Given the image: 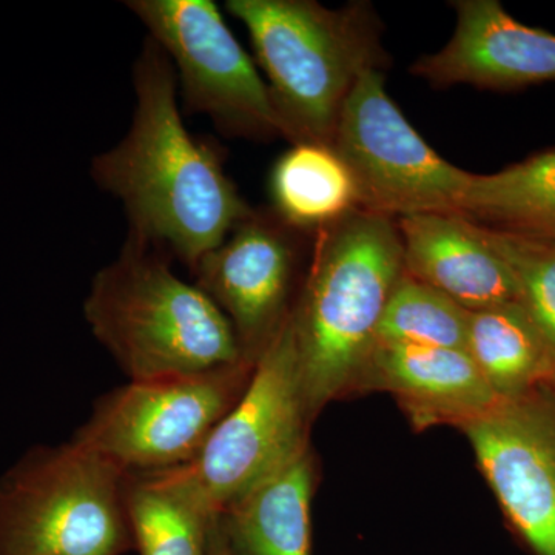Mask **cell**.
Returning <instances> with one entry per match:
<instances>
[{
	"instance_id": "4fadbf2b",
	"label": "cell",
	"mask_w": 555,
	"mask_h": 555,
	"mask_svg": "<svg viewBox=\"0 0 555 555\" xmlns=\"http://www.w3.org/2000/svg\"><path fill=\"white\" fill-rule=\"evenodd\" d=\"M404 273L469 312L520 301L516 278L480 228L459 215L398 218Z\"/></svg>"
},
{
	"instance_id": "2e32d148",
	"label": "cell",
	"mask_w": 555,
	"mask_h": 555,
	"mask_svg": "<svg viewBox=\"0 0 555 555\" xmlns=\"http://www.w3.org/2000/svg\"><path fill=\"white\" fill-rule=\"evenodd\" d=\"M124 494L139 555H208L218 514L185 466L127 474Z\"/></svg>"
},
{
	"instance_id": "8992f818",
	"label": "cell",
	"mask_w": 555,
	"mask_h": 555,
	"mask_svg": "<svg viewBox=\"0 0 555 555\" xmlns=\"http://www.w3.org/2000/svg\"><path fill=\"white\" fill-rule=\"evenodd\" d=\"M254 367L129 382L104 393L73 438L126 474L189 465L238 403Z\"/></svg>"
},
{
	"instance_id": "277c9868",
	"label": "cell",
	"mask_w": 555,
	"mask_h": 555,
	"mask_svg": "<svg viewBox=\"0 0 555 555\" xmlns=\"http://www.w3.org/2000/svg\"><path fill=\"white\" fill-rule=\"evenodd\" d=\"M225 9L250 35L287 141L332 147L358 80L385 67L371 5L331 10L313 0H229Z\"/></svg>"
},
{
	"instance_id": "3957f363",
	"label": "cell",
	"mask_w": 555,
	"mask_h": 555,
	"mask_svg": "<svg viewBox=\"0 0 555 555\" xmlns=\"http://www.w3.org/2000/svg\"><path fill=\"white\" fill-rule=\"evenodd\" d=\"M83 317L130 382L247 363L222 310L137 240L93 278Z\"/></svg>"
},
{
	"instance_id": "6da1fadb",
	"label": "cell",
	"mask_w": 555,
	"mask_h": 555,
	"mask_svg": "<svg viewBox=\"0 0 555 555\" xmlns=\"http://www.w3.org/2000/svg\"><path fill=\"white\" fill-rule=\"evenodd\" d=\"M133 87L130 129L93 159L91 177L122 203L129 238L192 272L254 208L225 173L219 150L184 126L177 73L150 36L134 61Z\"/></svg>"
},
{
	"instance_id": "52a82bcc",
	"label": "cell",
	"mask_w": 555,
	"mask_h": 555,
	"mask_svg": "<svg viewBox=\"0 0 555 555\" xmlns=\"http://www.w3.org/2000/svg\"><path fill=\"white\" fill-rule=\"evenodd\" d=\"M312 422L291 315L255 363L238 403L185 469L221 514L310 447Z\"/></svg>"
},
{
	"instance_id": "7a4b0ae2",
	"label": "cell",
	"mask_w": 555,
	"mask_h": 555,
	"mask_svg": "<svg viewBox=\"0 0 555 555\" xmlns=\"http://www.w3.org/2000/svg\"><path fill=\"white\" fill-rule=\"evenodd\" d=\"M404 273L396 219L350 211L318 230L315 250L292 312L310 415L356 390L378 345L387 301Z\"/></svg>"
},
{
	"instance_id": "8fae6325",
	"label": "cell",
	"mask_w": 555,
	"mask_h": 555,
	"mask_svg": "<svg viewBox=\"0 0 555 555\" xmlns=\"http://www.w3.org/2000/svg\"><path fill=\"white\" fill-rule=\"evenodd\" d=\"M299 232L273 210H251L192 270L228 317L247 363H257L294 312Z\"/></svg>"
},
{
	"instance_id": "d6986e66",
	"label": "cell",
	"mask_w": 555,
	"mask_h": 555,
	"mask_svg": "<svg viewBox=\"0 0 555 555\" xmlns=\"http://www.w3.org/2000/svg\"><path fill=\"white\" fill-rule=\"evenodd\" d=\"M270 188L273 211L301 232L327 228L358 208L352 175L328 145H292L278 159Z\"/></svg>"
},
{
	"instance_id": "44dd1931",
	"label": "cell",
	"mask_w": 555,
	"mask_h": 555,
	"mask_svg": "<svg viewBox=\"0 0 555 555\" xmlns=\"http://www.w3.org/2000/svg\"><path fill=\"white\" fill-rule=\"evenodd\" d=\"M478 228L516 278L520 305L555 361V240Z\"/></svg>"
},
{
	"instance_id": "30bf717a",
	"label": "cell",
	"mask_w": 555,
	"mask_h": 555,
	"mask_svg": "<svg viewBox=\"0 0 555 555\" xmlns=\"http://www.w3.org/2000/svg\"><path fill=\"white\" fill-rule=\"evenodd\" d=\"M518 539L555 555V383L499 400L460 426Z\"/></svg>"
},
{
	"instance_id": "9c48e42d",
	"label": "cell",
	"mask_w": 555,
	"mask_h": 555,
	"mask_svg": "<svg viewBox=\"0 0 555 555\" xmlns=\"http://www.w3.org/2000/svg\"><path fill=\"white\" fill-rule=\"evenodd\" d=\"M177 73L190 113L232 138L286 139L268 82L211 0H129Z\"/></svg>"
},
{
	"instance_id": "ffe728a7",
	"label": "cell",
	"mask_w": 555,
	"mask_h": 555,
	"mask_svg": "<svg viewBox=\"0 0 555 555\" xmlns=\"http://www.w3.org/2000/svg\"><path fill=\"white\" fill-rule=\"evenodd\" d=\"M470 312L403 273L379 324L378 343L466 350Z\"/></svg>"
},
{
	"instance_id": "5b68a950",
	"label": "cell",
	"mask_w": 555,
	"mask_h": 555,
	"mask_svg": "<svg viewBox=\"0 0 555 555\" xmlns=\"http://www.w3.org/2000/svg\"><path fill=\"white\" fill-rule=\"evenodd\" d=\"M126 476L75 438L33 449L0 477V555L134 550Z\"/></svg>"
},
{
	"instance_id": "7c38bea8",
	"label": "cell",
	"mask_w": 555,
	"mask_h": 555,
	"mask_svg": "<svg viewBox=\"0 0 555 555\" xmlns=\"http://www.w3.org/2000/svg\"><path fill=\"white\" fill-rule=\"evenodd\" d=\"M454 35L412 64L434 87L513 90L555 80V35L514 20L496 0H459Z\"/></svg>"
},
{
	"instance_id": "5bb4252c",
	"label": "cell",
	"mask_w": 555,
	"mask_h": 555,
	"mask_svg": "<svg viewBox=\"0 0 555 555\" xmlns=\"http://www.w3.org/2000/svg\"><path fill=\"white\" fill-rule=\"evenodd\" d=\"M356 389L385 390L416 427H460L500 400L466 350L378 343Z\"/></svg>"
},
{
	"instance_id": "9a60e30c",
	"label": "cell",
	"mask_w": 555,
	"mask_h": 555,
	"mask_svg": "<svg viewBox=\"0 0 555 555\" xmlns=\"http://www.w3.org/2000/svg\"><path fill=\"white\" fill-rule=\"evenodd\" d=\"M317 462L306 448L219 514L230 555H312Z\"/></svg>"
},
{
	"instance_id": "e0dca14e",
	"label": "cell",
	"mask_w": 555,
	"mask_h": 555,
	"mask_svg": "<svg viewBox=\"0 0 555 555\" xmlns=\"http://www.w3.org/2000/svg\"><path fill=\"white\" fill-rule=\"evenodd\" d=\"M466 352L500 400L555 383V361L520 301L470 312Z\"/></svg>"
},
{
	"instance_id": "ac0fdd59",
	"label": "cell",
	"mask_w": 555,
	"mask_h": 555,
	"mask_svg": "<svg viewBox=\"0 0 555 555\" xmlns=\"http://www.w3.org/2000/svg\"><path fill=\"white\" fill-rule=\"evenodd\" d=\"M459 217L483 228L555 240V149L496 173H473Z\"/></svg>"
},
{
	"instance_id": "7402d4cb",
	"label": "cell",
	"mask_w": 555,
	"mask_h": 555,
	"mask_svg": "<svg viewBox=\"0 0 555 555\" xmlns=\"http://www.w3.org/2000/svg\"><path fill=\"white\" fill-rule=\"evenodd\" d=\"M208 555H230L228 543H225L224 532H222L219 514L215 517L210 528V539H208Z\"/></svg>"
},
{
	"instance_id": "ba28073f",
	"label": "cell",
	"mask_w": 555,
	"mask_h": 555,
	"mask_svg": "<svg viewBox=\"0 0 555 555\" xmlns=\"http://www.w3.org/2000/svg\"><path fill=\"white\" fill-rule=\"evenodd\" d=\"M332 149L352 175L361 210L392 219L460 215L473 173L441 158L416 133L387 94L383 68L358 80Z\"/></svg>"
}]
</instances>
